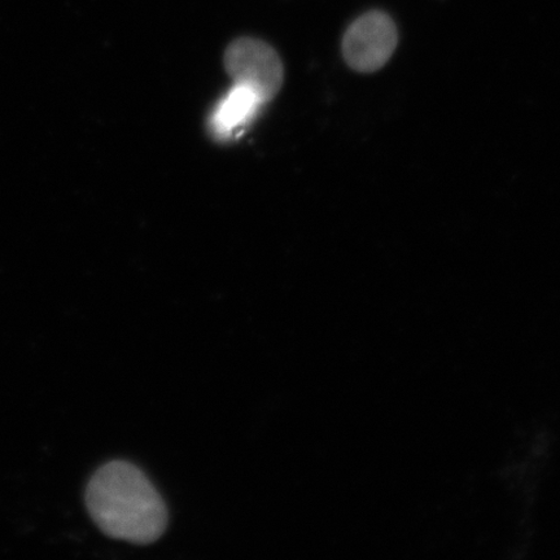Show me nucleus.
<instances>
[{
  "instance_id": "obj_1",
  "label": "nucleus",
  "mask_w": 560,
  "mask_h": 560,
  "mask_svg": "<svg viewBox=\"0 0 560 560\" xmlns=\"http://www.w3.org/2000/svg\"><path fill=\"white\" fill-rule=\"evenodd\" d=\"M86 505L103 534L137 545L164 535L167 510L151 480L129 462L114 460L100 468L86 490Z\"/></svg>"
},
{
  "instance_id": "obj_2",
  "label": "nucleus",
  "mask_w": 560,
  "mask_h": 560,
  "mask_svg": "<svg viewBox=\"0 0 560 560\" xmlns=\"http://www.w3.org/2000/svg\"><path fill=\"white\" fill-rule=\"evenodd\" d=\"M225 68L234 83L248 86L269 103L283 85L284 70L279 55L264 40L240 38L228 47Z\"/></svg>"
},
{
  "instance_id": "obj_3",
  "label": "nucleus",
  "mask_w": 560,
  "mask_h": 560,
  "mask_svg": "<svg viewBox=\"0 0 560 560\" xmlns=\"http://www.w3.org/2000/svg\"><path fill=\"white\" fill-rule=\"evenodd\" d=\"M397 27L387 13L370 11L355 19L342 37V56L360 73L380 70L397 47Z\"/></svg>"
},
{
  "instance_id": "obj_4",
  "label": "nucleus",
  "mask_w": 560,
  "mask_h": 560,
  "mask_svg": "<svg viewBox=\"0 0 560 560\" xmlns=\"http://www.w3.org/2000/svg\"><path fill=\"white\" fill-rule=\"evenodd\" d=\"M265 104L254 90L234 83L215 105L209 129L217 139H229L254 121Z\"/></svg>"
}]
</instances>
